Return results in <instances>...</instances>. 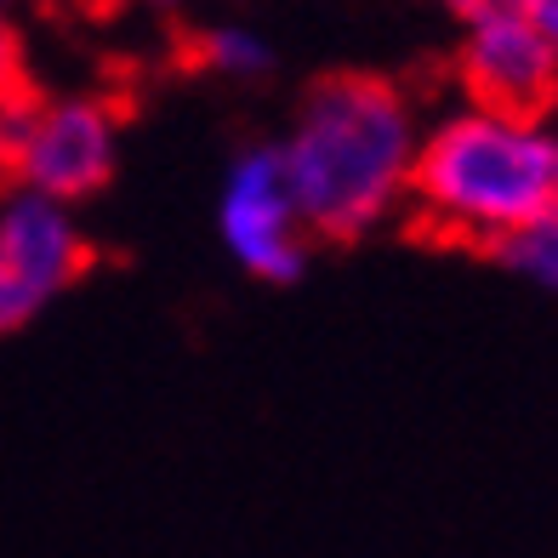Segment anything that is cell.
Segmentation results:
<instances>
[{"mask_svg":"<svg viewBox=\"0 0 558 558\" xmlns=\"http://www.w3.org/2000/svg\"><path fill=\"white\" fill-rule=\"evenodd\" d=\"M422 132V104L399 74L331 69L302 86L274 148L314 245L371 240L404 217Z\"/></svg>","mask_w":558,"mask_h":558,"instance_id":"obj_1","label":"cell"},{"mask_svg":"<svg viewBox=\"0 0 558 558\" xmlns=\"http://www.w3.org/2000/svg\"><path fill=\"white\" fill-rule=\"evenodd\" d=\"M558 132L547 120L456 104L427 120L404 222L462 251H490L553 211Z\"/></svg>","mask_w":558,"mask_h":558,"instance_id":"obj_2","label":"cell"},{"mask_svg":"<svg viewBox=\"0 0 558 558\" xmlns=\"http://www.w3.org/2000/svg\"><path fill=\"white\" fill-rule=\"evenodd\" d=\"M125 155V114L109 92L35 86L0 114V194H35L81 211L97 199Z\"/></svg>","mask_w":558,"mask_h":558,"instance_id":"obj_3","label":"cell"},{"mask_svg":"<svg viewBox=\"0 0 558 558\" xmlns=\"http://www.w3.org/2000/svg\"><path fill=\"white\" fill-rule=\"evenodd\" d=\"M450 17V74L462 104L519 120H547L558 109V52L530 0H462Z\"/></svg>","mask_w":558,"mask_h":558,"instance_id":"obj_4","label":"cell"},{"mask_svg":"<svg viewBox=\"0 0 558 558\" xmlns=\"http://www.w3.org/2000/svg\"><path fill=\"white\" fill-rule=\"evenodd\" d=\"M211 222H217V245L228 251V263L251 274L257 286H296L319 251L308 222L296 211V199H291L274 137L240 143L228 155Z\"/></svg>","mask_w":558,"mask_h":558,"instance_id":"obj_5","label":"cell"},{"mask_svg":"<svg viewBox=\"0 0 558 558\" xmlns=\"http://www.w3.org/2000/svg\"><path fill=\"white\" fill-rule=\"evenodd\" d=\"M97 263L81 211L35 194H0V268H7L23 314L40 319L63 291H74Z\"/></svg>","mask_w":558,"mask_h":558,"instance_id":"obj_6","label":"cell"},{"mask_svg":"<svg viewBox=\"0 0 558 558\" xmlns=\"http://www.w3.org/2000/svg\"><path fill=\"white\" fill-rule=\"evenodd\" d=\"M183 63L194 74H211V81H228V86H257L279 69V46L268 29L245 17H222V23H199L183 40Z\"/></svg>","mask_w":558,"mask_h":558,"instance_id":"obj_7","label":"cell"},{"mask_svg":"<svg viewBox=\"0 0 558 558\" xmlns=\"http://www.w3.org/2000/svg\"><path fill=\"white\" fill-rule=\"evenodd\" d=\"M490 257L507 274H519L524 286H536L542 296H558V206L542 211L530 228H519L513 240H501Z\"/></svg>","mask_w":558,"mask_h":558,"instance_id":"obj_8","label":"cell"},{"mask_svg":"<svg viewBox=\"0 0 558 558\" xmlns=\"http://www.w3.org/2000/svg\"><path fill=\"white\" fill-rule=\"evenodd\" d=\"M35 92V69H29V40H23L17 17L0 7V114H12L23 97Z\"/></svg>","mask_w":558,"mask_h":558,"instance_id":"obj_9","label":"cell"},{"mask_svg":"<svg viewBox=\"0 0 558 558\" xmlns=\"http://www.w3.org/2000/svg\"><path fill=\"white\" fill-rule=\"evenodd\" d=\"M29 325V314H23V302H17V291H12V279H7V268H0V337H12V331H23Z\"/></svg>","mask_w":558,"mask_h":558,"instance_id":"obj_10","label":"cell"},{"mask_svg":"<svg viewBox=\"0 0 558 558\" xmlns=\"http://www.w3.org/2000/svg\"><path fill=\"white\" fill-rule=\"evenodd\" d=\"M530 12H536V23H542V35L553 40V52H558V0H530Z\"/></svg>","mask_w":558,"mask_h":558,"instance_id":"obj_11","label":"cell"},{"mask_svg":"<svg viewBox=\"0 0 558 558\" xmlns=\"http://www.w3.org/2000/svg\"><path fill=\"white\" fill-rule=\"evenodd\" d=\"M553 206H558V160H553Z\"/></svg>","mask_w":558,"mask_h":558,"instance_id":"obj_12","label":"cell"}]
</instances>
